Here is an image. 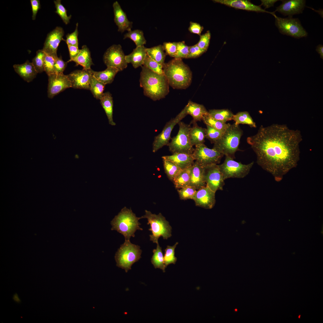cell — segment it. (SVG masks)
<instances>
[{
  "label": "cell",
  "mask_w": 323,
  "mask_h": 323,
  "mask_svg": "<svg viewBox=\"0 0 323 323\" xmlns=\"http://www.w3.org/2000/svg\"><path fill=\"white\" fill-rule=\"evenodd\" d=\"M302 140L299 130L277 124L261 125L255 134L247 138L256 155L258 164L277 181L297 166Z\"/></svg>",
  "instance_id": "1"
},
{
  "label": "cell",
  "mask_w": 323,
  "mask_h": 323,
  "mask_svg": "<svg viewBox=\"0 0 323 323\" xmlns=\"http://www.w3.org/2000/svg\"><path fill=\"white\" fill-rule=\"evenodd\" d=\"M139 80L144 95L154 101L164 98L169 92V84L164 74H158L141 66Z\"/></svg>",
  "instance_id": "2"
},
{
  "label": "cell",
  "mask_w": 323,
  "mask_h": 323,
  "mask_svg": "<svg viewBox=\"0 0 323 323\" xmlns=\"http://www.w3.org/2000/svg\"><path fill=\"white\" fill-rule=\"evenodd\" d=\"M163 71L169 85L174 89H185L191 85L192 72L182 59L174 58L163 65Z\"/></svg>",
  "instance_id": "3"
},
{
  "label": "cell",
  "mask_w": 323,
  "mask_h": 323,
  "mask_svg": "<svg viewBox=\"0 0 323 323\" xmlns=\"http://www.w3.org/2000/svg\"><path fill=\"white\" fill-rule=\"evenodd\" d=\"M141 219V217H137L131 209L125 207L111 221V230H116L121 234L125 240H130L131 237H135L137 230H143L139 226L141 224L138 220Z\"/></svg>",
  "instance_id": "4"
},
{
  "label": "cell",
  "mask_w": 323,
  "mask_h": 323,
  "mask_svg": "<svg viewBox=\"0 0 323 323\" xmlns=\"http://www.w3.org/2000/svg\"><path fill=\"white\" fill-rule=\"evenodd\" d=\"M243 131L239 125L231 124L221 138L214 144L213 148L226 156L235 158L238 150Z\"/></svg>",
  "instance_id": "5"
},
{
  "label": "cell",
  "mask_w": 323,
  "mask_h": 323,
  "mask_svg": "<svg viewBox=\"0 0 323 323\" xmlns=\"http://www.w3.org/2000/svg\"><path fill=\"white\" fill-rule=\"evenodd\" d=\"M145 214L141 217L147 219V224L150 225L149 230L152 233L149 235L150 240L157 244L160 237L167 240L171 236L172 227L161 213L156 215L147 210H145Z\"/></svg>",
  "instance_id": "6"
},
{
  "label": "cell",
  "mask_w": 323,
  "mask_h": 323,
  "mask_svg": "<svg viewBox=\"0 0 323 323\" xmlns=\"http://www.w3.org/2000/svg\"><path fill=\"white\" fill-rule=\"evenodd\" d=\"M140 248L139 246L131 243L130 240H125L115 254L116 266L127 272L131 269L132 265L141 258L142 251Z\"/></svg>",
  "instance_id": "7"
},
{
  "label": "cell",
  "mask_w": 323,
  "mask_h": 323,
  "mask_svg": "<svg viewBox=\"0 0 323 323\" xmlns=\"http://www.w3.org/2000/svg\"><path fill=\"white\" fill-rule=\"evenodd\" d=\"M178 124L179 127L178 133L171 139L167 145L169 150L173 154L184 153L192 155L194 148L191 145L190 140L191 125L181 121Z\"/></svg>",
  "instance_id": "8"
},
{
  "label": "cell",
  "mask_w": 323,
  "mask_h": 323,
  "mask_svg": "<svg viewBox=\"0 0 323 323\" xmlns=\"http://www.w3.org/2000/svg\"><path fill=\"white\" fill-rule=\"evenodd\" d=\"M275 18V25L279 32L282 34L299 39L306 37L308 33L302 26L298 18L289 16L283 18L274 16Z\"/></svg>",
  "instance_id": "9"
},
{
  "label": "cell",
  "mask_w": 323,
  "mask_h": 323,
  "mask_svg": "<svg viewBox=\"0 0 323 323\" xmlns=\"http://www.w3.org/2000/svg\"><path fill=\"white\" fill-rule=\"evenodd\" d=\"M254 162L248 164H243L237 162L234 159L226 156L224 162L219 165L220 170L224 178L226 179L229 178H243L249 172Z\"/></svg>",
  "instance_id": "10"
},
{
  "label": "cell",
  "mask_w": 323,
  "mask_h": 323,
  "mask_svg": "<svg viewBox=\"0 0 323 323\" xmlns=\"http://www.w3.org/2000/svg\"><path fill=\"white\" fill-rule=\"evenodd\" d=\"M195 147L192 156L194 160L203 167L219 163L224 156L213 148H208L204 143Z\"/></svg>",
  "instance_id": "11"
},
{
  "label": "cell",
  "mask_w": 323,
  "mask_h": 323,
  "mask_svg": "<svg viewBox=\"0 0 323 323\" xmlns=\"http://www.w3.org/2000/svg\"><path fill=\"white\" fill-rule=\"evenodd\" d=\"M187 115L184 107L175 118L167 122L161 132L154 137L153 143V152L155 153L163 146L168 145L173 128Z\"/></svg>",
  "instance_id": "12"
},
{
  "label": "cell",
  "mask_w": 323,
  "mask_h": 323,
  "mask_svg": "<svg viewBox=\"0 0 323 323\" xmlns=\"http://www.w3.org/2000/svg\"><path fill=\"white\" fill-rule=\"evenodd\" d=\"M125 56L120 45L113 44L105 52L103 59L107 67H114L121 71L127 66Z\"/></svg>",
  "instance_id": "13"
},
{
  "label": "cell",
  "mask_w": 323,
  "mask_h": 323,
  "mask_svg": "<svg viewBox=\"0 0 323 323\" xmlns=\"http://www.w3.org/2000/svg\"><path fill=\"white\" fill-rule=\"evenodd\" d=\"M204 168L206 185L215 192L218 190H223L225 179L219 165L213 164L204 167Z\"/></svg>",
  "instance_id": "14"
},
{
  "label": "cell",
  "mask_w": 323,
  "mask_h": 323,
  "mask_svg": "<svg viewBox=\"0 0 323 323\" xmlns=\"http://www.w3.org/2000/svg\"><path fill=\"white\" fill-rule=\"evenodd\" d=\"M48 96L52 98L65 89L71 87L67 75L63 73H54L48 76Z\"/></svg>",
  "instance_id": "15"
},
{
  "label": "cell",
  "mask_w": 323,
  "mask_h": 323,
  "mask_svg": "<svg viewBox=\"0 0 323 323\" xmlns=\"http://www.w3.org/2000/svg\"><path fill=\"white\" fill-rule=\"evenodd\" d=\"M64 34L63 28L57 26L49 33L44 43L42 49L46 53L57 57V51L59 45Z\"/></svg>",
  "instance_id": "16"
},
{
  "label": "cell",
  "mask_w": 323,
  "mask_h": 323,
  "mask_svg": "<svg viewBox=\"0 0 323 323\" xmlns=\"http://www.w3.org/2000/svg\"><path fill=\"white\" fill-rule=\"evenodd\" d=\"M92 70H77L67 75L71 84V88L90 90Z\"/></svg>",
  "instance_id": "17"
},
{
  "label": "cell",
  "mask_w": 323,
  "mask_h": 323,
  "mask_svg": "<svg viewBox=\"0 0 323 323\" xmlns=\"http://www.w3.org/2000/svg\"><path fill=\"white\" fill-rule=\"evenodd\" d=\"M215 194L206 185L197 190L193 199L196 206L211 209L216 203Z\"/></svg>",
  "instance_id": "18"
},
{
  "label": "cell",
  "mask_w": 323,
  "mask_h": 323,
  "mask_svg": "<svg viewBox=\"0 0 323 323\" xmlns=\"http://www.w3.org/2000/svg\"><path fill=\"white\" fill-rule=\"evenodd\" d=\"M281 4L276 7L274 13L277 11L284 16H288L302 13L305 7L304 0H281Z\"/></svg>",
  "instance_id": "19"
},
{
  "label": "cell",
  "mask_w": 323,
  "mask_h": 323,
  "mask_svg": "<svg viewBox=\"0 0 323 323\" xmlns=\"http://www.w3.org/2000/svg\"><path fill=\"white\" fill-rule=\"evenodd\" d=\"M213 1L235 9L255 12L257 13H270L273 16L275 14L274 12H270L267 11L263 9L260 6L255 5L251 3L249 1L243 0H213Z\"/></svg>",
  "instance_id": "20"
},
{
  "label": "cell",
  "mask_w": 323,
  "mask_h": 323,
  "mask_svg": "<svg viewBox=\"0 0 323 323\" xmlns=\"http://www.w3.org/2000/svg\"><path fill=\"white\" fill-rule=\"evenodd\" d=\"M114 13V21L118 27V31L122 33L131 30L133 23L128 19L126 13L123 10L118 2L116 1L112 5Z\"/></svg>",
  "instance_id": "21"
},
{
  "label": "cell",
  "mask_w": 323,
  "mask_h": 323,
  "mask_svg": "<svg viewBox=\"0 0 323 323\" xmlns=\"http://www.w3.org/2000/svg\"><path fill=\"white\" fill-rule=\"evenodd\" d=\"M190 185L197 190L206 186L204 167L200 166L196 161L191 167Z\"/></svg>",
  "instance_id": "22"
},
{
  "label": "cell",
  "mask_w": 323,
  "mask_h": 323,
  "mask_svg": "<svg viewBox=\"0 0 323 323\" xmlns=\"http://www.w3.org/2000/svg\"><path fill=\"white\" fill-rule=\"evenodd\" d=\"M13 67L15 71L25 81L27 82L32 81L36 77L38 73L32 63L27 60L21 64H15Z\"/></svg>",
  "instance_id": "23"
},
{
  "label": "cell",
  "mask_w": 323,
  "mask_h": 323,
  "mask_svg": "<svg viewBox=\"0 0 323 323\" xmlns=\"http://www.w3.org/2000/svg\"><path fill=\"white\" fill-rule=\"evenodd\" d=\"M146 49L144 45L136 47L131 53L126 55L127 63H131L135 68L142 66L147 55Z\"/></svg>",
  "instance_id": "24"
},
{
  "label": "cell",
  "mask_w": 323,
  "mask_h": 323,
  "mask_svg": "<svg viewBox=\"0 0 323 323\" xmlns=\"http://www.w3.org/2000/svg\"><path fill=\"white\" fill-rule=\"evenodd\" d=\"M162 158L172 162L181 170L191 166L194 160L192 155L184 153H174Z\"/></svg>",
  "instance_id": "25"
},
{
  "label": "cell",
  "mask_w": 323,
  "mask_h": 323,
  "mask_svg": "<svg viewBox=\"0 0 323 323\" xmlns=\"http://www.w3.org/2000/svg\"><path fill=\"white\" fill-rule=\"evenodd\" d=\"M185 107L187 114L190 115L193 118L192 123L201 121L205 115L208 114L203 105L191 101H189Z\"/></svg>",
  "instance_id": "26"
},
{
  "label": "cell",
  "mask_w": 323,
  "mask_h": 323,
  "mask_svg": "<svg viewBox=\"0 0 323 323\" xmlns=\"http://www.w3.org/2000/svg\"><path fill=\"white\" fill-rule=\"evenodd\" d=\"M100 103L107 117L109 124L115 126L113 118V102L112 94L109 92L104 93L99 99Z\"/></svg>",
  "instance_id": "27"
},
{
  "label": "cell",
  "mask_w": 323,
  "mask_h": 323,
  "mask_svg": "<svg viewBox=\"0 0 323 323\" xmlns=\"http://www.w3.org/2000/svg\"><path fill=\"white\" fill-rule=\"evenodd\" d=\"M72 61L75 63L76 65L82 66L83 69H91V66L93 65L91 57L90 52L86 45L82 46L78 55Z\"/></svg>",
  "instance_id": "28"
},
{
  "label": "cell",
  "mask_w": 323,
  "mask_h": 323,
  "mask_svg": "<svg viewBox=\"0 0 323 323\" xmlns=\"http://www.w3.org/2000/svg\"><path fill=\"white\" fill-rule=\"evenodd\" d=\"M192 123L193 126L191 127L189 132L191 145L193 146L203 144L205 138L206 129L199 127L196 122Z\"/></svg>",
  "instance_id": "29"
},
{
  "label": "cell",
  "mask_w": 323,
  "mask_h": 323,
  "mask_svg": "<svg viewBox=\"0 0 323 323\" xmlns=\"http://www.w3.org/2000/svg\"><path fill=\"white\" fill-rule=\"evenodd\" d=\"M119 71L116 68L107 67L104 70L95 71H92V75L99 81L105 85L111 83L116 74Z\"/></svg>",
  "instance_id": "30"
},
{
  "label": "cell",
  "mask_w": 323,
  "mask_h": 323,
  "mask_svg": "<svg viewBox=\"0 0 323 323\" xmlns=\"http://www.w3.org/2000/svg\"><path fill=\"white\" fill-rule=\"evenodd\" d=\"M191 167L182 170L172 182L175 188L180 189L190 185Z\"/></svg>",
  "instance_id": "31"
},
{
  "label": "cell",
  "mask_w": 323,
  "mask_h": 323,
  "mask_svg": "<svg viewBox=\"0 0 323 323\" xmlns=\"http://www.w3.org/2000/svg\"><path fill=\"white\" fill-rule=\"evenodd\" d=\"M147 55L152 59L159 63L164 65L165 63L166 54L164 52L163 45H159L150 48H147Z\"/></svg>",
  "instance_id": "32"
},
{
  "label": "cell",
  "mask_w": 323,
  "mask_h": 323,
  "mask_svg": "<svg viewBox=\"0 0 323 323\" xmlns=\"http://www.w3.org/2000/svg\"><path fill=\"white\" fill-rule=\"evenodd\" d=\"M208 114L213 118L225 123L232 120L234 115L231 111L226 109H211Z\"/></svg>",
  "instance_id": "33"
},
{
  "label": "cell",
  "mask_w": 323,
  "mask_h": 323,
  "mask_svg": "<svg viewBox=\"0 0 323 323\" xmlns=\"http://www.w3.org/2000/svg\"><path fill=\"white\" fill-rule=\"evenodd\" d=\"M157 244L156 248L153 251V254L151 259V262L155 268L161 269L164 272L166 267L162 248L159 246V243Z\"/></svg>",
  "instance_id": "34"
},
{
  "label": "cell",
  "mask_w": 323,
  "mask_h": 323,
  "mask_svg": "<svg viewBox=\"0 0 323 323\" xmlns=\"http://www.w3.org/2000/svg\"><path fill=\"white\" fill-rule=\"evenodd\" d=\"M129 38L135 43L136 47L142 46L146 44L147 41L142 31L135 29L128 31L124 35V39Z\"/></svg>",
  "instance_id": "35"
},
{
  "label": "cell",
  "mask_w": 323,
  "mask_h": 323,
  "mask_svg": "<svg viewBox=\"0 0 323 323\" xmlns=\"http://www.w3.org/2000/svg\"><path fill=\"white\" fill-rule=\"evenodd\" d=\"M232 120L237 125L245 124L251 127L255 128L256 126L249 112L246 111L240 112L234 115Z\"/></svg>",
  "instance_id": "36"
},
{
  "label": "cell",
  "mask_w": 323,
  "mask_h": 323,
  "mask_svg": "<svg viewBox=\"0 0 323 323\" xmlns=\"http://www.w3.org/2000/svg\"><path fill=\"white\" fill-rule=\"evenodd\" d=\"M105 85L92 76L90 83V90L94 97L100 99L103 94Z\"/></svg>",
  "instance_id": "37"
},
{
  "label": "cell",
  "mask_w": 323,
  "mask_h": 323,
  "mask_svg": "<svg viewBox=\"0 0 323 323\" xmlns=\"http://www.w3.org/2000/svg\"><path fill=\"white\" fill-rule=\"evenodd\" d=\"M162 161L165 172L169 179L173 182L182 170L170 161L163 159Z\"/></svg>",
  "instance_id": "38"
},
{
  "label": "cell",
  "mask_w": 323,
  "mask_h": 323,
  "mask_svg": "<svg viewBox=\"0 0 323 323\" xmlns=\"http://www.w3.org/2000/svg\"><path fill=\"white\" fill-rule=\"evenodd\" d=\"M206 125H208L217 129L224 132L230 125L216 120L210 116L208 114L205 115L202 119Z\"/></svg>",
  "instance_id": "39"
},
{
  "label": "cell",
  "mask_w": 323,
  "mask_h": 323,
  "mask_svg": "<svg viewBox=\"0 0 323 323\" xmlns=\"http://www.w3.org/2000/svg\"><path fill=\"white\" fill-rule=\"evenodd\" d=\"M45 52L42 49L38 50L35 56L32 60V63L36 71L38 73L44 71V57Z\"/></svg>",
  "instance_id": "40"
},
{
  "label": "cell",
  "mask_w": 323,
  "mask_h": 323,
  "mask_svg": "<svg viewBox=\"0 0 323 323\" xmlns=\"http://www.w3.org/2000/svg\"><path fill=\"white\" fill-rule=\"evenodd\" d=\"M178 244V242H176L172 246H167L166 248L164 249V259L165 265L166 267L170 264H175L177 258L175 255V250Z\"/></svg>",
  "instance_id": "41"
},
{
  "label": "cell",
  "mask_w": 323,
  "mask_h": 323,
  "mask_svg": "<svg viewBox=\"0 0 323 323\" xmlns=\"http://www.w3.org/2000/svg\"><path fill=\"white\" fill-rule=\"evenodd\" d=\"M163 65L152 59L147 55L143 65L154 72L163 75L164 74Z\"/></svg>",
  "instance_id": "42"
},
{
  "label": "cell",
  "mask_w": 323,
  "mask_h": 323,
  "mask_svg": "<svg viewBox=\"0 0 323 323\" xmlns=\"http://www.w3.org/2000/svg\"><path fill=\"white\" fill-rule=\"evenodd\" d=\"M54 2L56 8L55 13L60 17L63 22L67 25L70 22L71 16H68L67 10L61 4L60 0H54Z\"/></svg>",
  "instance_id": "43"
},
{
  "label": "cell",
  "mask_w": 323,
  "mask_h": 323,
  "mask_svg": "<svg viewBox=\"0 0 323 323\" xmlns=\"http://www.w3.org/2000/svg\"><path fill=\"white\" fill-rule=\"evenodd\" d=\"M57 57H55L45 52L44 67V71L48 76L54 74V66L55 60Z\"/></svg>",
  "instance_id": "44"
},
{
  "label": "cell",
  "mask_w": 323,
  "mask_h": 323,
  "mask_svg": "<svg viewBox=\"0 0 323 323\" xmlns=\"http://www.w3.org/2000/svg\"><path fill=\"white\" fill-rule=\"evenodd\" d=\"M194 187L191 186L177 189L179 197L182 200L192 199L197 191Z\"/></svg>",
  "instance_id": "45"
},
{
  "label": "cell",
  "mask_w": 323,
  "mask_h": 323,
  "mask_svg": "<svg viewBox=\"0 0 323 323\" xmlns=\"http://www.w3.org/2000/svg\"><path fill=\"white\" fill-rule=\"evenodd\" d=\"M207 126L205 138L211 143L214 144L222 136L224 132L206 125Z\"/></svg>",
  "instance_id": "46"
},
{
  "label": "cell",
  "mask_w": 323,
  "mask_h": 323,
  "mask_svg": "<svg viewBox=\"0 0 323 323\" xmlns=\"http://www.w3.org/2000/svg\"><path fill=\"white\" fill-rule=\"evenodd\" d=\"M189 52V46L186 45L184 41L177 42V52L174 58H186Z\"/></svg>",
  "instance_id": "47"
},
{
  "label": "cell",
  "mask_w": 323,
  "mask_h": 323,
  "mask_svg": "<svg viewBox=\"0 0 323 323\" xmlns=\"http://www.w3.org/2000/svg\"><path fill=\"white\" fill-rule=\"evenodd\" d=\"M211 38L210 32L208 31L205 33L200 36L199 40L196 44L200 48L206 52L208 47Z\"/></svg>",
  "instance_id": "48"
},
{
  "label": "cell",
  "mask_w": 323,
  "mask_h": 323,
  "mask_svg": "<svg viewBox=\"0 0 323 323\" xmlns=\"http://www.w3.org/2000/svg\"><path fill=\"white\" fill-rule=\"evenodd\" d=\"M78 23H77L75 30L71 33H68L66 36V39L64 40L67 45H72L78 46Z\"/></svg>",
  "instance_id": "49"
},
{
  "label": "cell",
  "mask_w": 323,
  "mask_h": 323,
  "mask_svg": "<svg viewBox=\"0 0 323 323\" xmlns=\"http://www.w3.org/2000/svg\"><path fill=\"white\" fill-rule=\"evenodd\" d=\"M166 54L174 58L177 52V42H164L163 45Z\"/></svg>",
  "instance_id": "50"
},
{
  "label": "cell",
  "mask_w": 323,
  "mask_h": 323,
  "mask_svg": "<svg viewBox=\"0 0 323 323\" xmlns=\"http://www.w3.org/2000/svg\"><path fill=\"white\" fill-rule=\"evenodd\" d=\"M68 62L64 61L60 56L58 57L55 60L54 66V73H63V72L66 68Z\"/></svg>",
  "instance_id": "51"
},
{
  "label": "cell",
  "mask_w": 323,
  "mask_h": 323,
  "mask_svg": "<svg viewBox=\"0 0 323 323\" xmlns=\"http://www.w3.org/2000/svg\"><path fill=\"white\" fill-rule=\"evenodd\" d=\"M200 48L196 44L189 46V52L186 58H194L200 56L205 52Z\"/></svg>",
  "instance_id": "52"
},
{
  "label": "cell",
  "mask_w": 323,
  "mask_h": 323,
  "mask_svg": "<svg viewBox=\"0 0 323 323\" xmlns=\"http://www.w3.org/2000/svg\"><path fill=\"white\" fill-rule=\"evenodd\" d=\"M203 29V27L199 24L192 22H190L188 30L191 33L201 36Z\"/></svg>",
  "instance_id": "53"
},
{
  "label": "cell",
  "mask_w": 323,
  "mask_h": 323,
  "mask_svg": "<svg viewBox=\"0 0 323 323\" xmlns=\"http://www.w3.org/2000/svg\"><path fill=\"white\" fill-rule=\"evenodd\" d=\"M32 13V19L35 20L36 14L39 10L40 8L41 5L39 0H31Z\"/></svg>",
  "instance_id": "54"
},
{
  "label": "cell",
  "mask_w": 323,
  "mask_h": 323,
  "mask_svg": "<svg viewBox=\"0 0 323 323\" xmlns=\"http://www.w3.org/2000/svg\"><path fill=\"white\" fill-rule=\"evenodd\" d=\"M70 55V59L67 61L68 63L71 62L78 55L80 51V49L78 48V46L72 45H67Z\"/></svg>",
  "instance_id": "55"
},
{
  "label": "cell",
  "mask_w": 323,
  "mask_h": 323,
  "mask_svg": "<svg viewBox=\"0 0 323 323\" xmlns=\"http://www.w3.org/2000/svg\"><path fill=\"white\" fill-rule=\"evenodd\" d=\"M261 1L262 3L261 5H263L266 9L273 6L275 3L278 0H261Z\"/></svg>",
  "instance_id": "56"
},
{
  "label": "cell",
  "mask_w": 323,
  "mask_h": 323,
  "mask_svg": "<svg viewBox=\"0 0 323 323\" xmlns=\"http://www.w3.org/2000/svg\"><path fill=\"white\" fill-rule=\"evenodd\" d=\"M316 51L320 55V57L323 59V45L319 44L316 47Z\"/></svg>",
  "instance_id": "57"
},
{
  "label": "cell",
  "mask_w": 323,
  "mask_h": 323,
  "mask_svg": "<svg viewBox=\"0 0 323 323\" xmlns=\"http://www.w3.org/2000/svg\"><path fill=\"white\" fill-rule=\"evenodd\" d=\"M13 300L16 302L17 303H20L21 302V301L18 295L16 293H15L13 296Z\"/></svg>",
  "instance_id": "58"
},
{
  "label": "cell",
  "mask_w": 323,
  "mask_h": 323,
  "mask_svg": "<svg viewBox=\"0 0 323 323\" xmlns=\"http://www.w3.org/2000/svg\"><path fill=\"white\" fill-rule=\"evenodd\" d=\"M235 311H237V309H235Z\"/></svg>",
  "instance_id": "59"
}]
</instances>
